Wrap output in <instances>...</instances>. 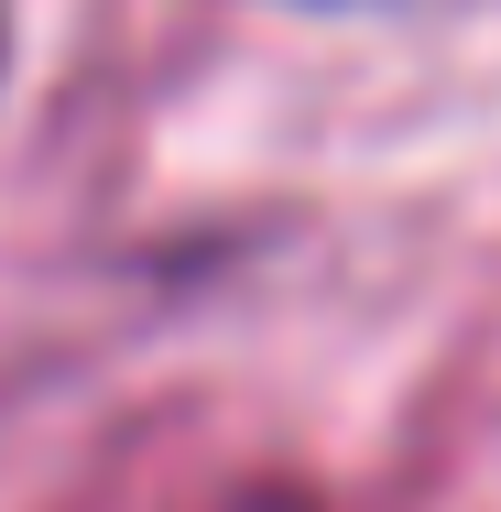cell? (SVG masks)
Segmentation results:
<instances>
[{"instance_id": "1", "label": "cell", "mask_w": 501, "mask_h": 512, "mask_svg": "<svg viewBox=\"0 0 501 512\" xmlns=\"http://www.w3.org/2000/svg\"><path fill=\"white\" fill-rule=\"evenodd\" d=\"M0 66H11V0H0Z\"/></svg>"}]
</instances>
